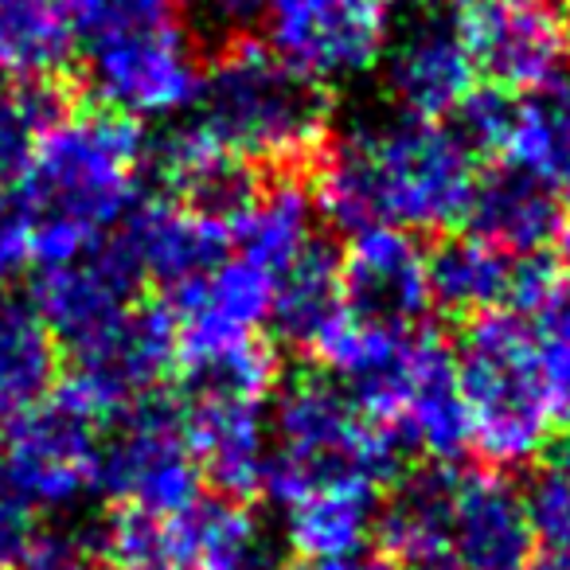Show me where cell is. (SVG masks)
Listing matches in <instances>:
<instances>
[{"label": "cell", "mask_w": 570, "mask_h": 570, "mask_svg": "<svg viewBox=\"0 0 570 570\" xmlns=\"http://www.w3.org/2000/svg\"><path fill=\"white\" fill-rule=\"evenodd\" d=\"M473 153L434 121H380L333 134L313 176V199L344 235L403 227L442 235L465 219Z\"/></svg>", "instance_id": "6da1fadb"}, {"label": "cell", "mask_w": 570, "mask_h": 570, "mask_svg": "<svg viewBox=\"0 0 570 570\" xmlns=\"http://www.w3.org/2000/svg\"><path fill=\"white\" fill-rule=\"evenodd\" d=\"M145 134L137 118L82 102L43 134L9 196L32 223V266H63L102 238L134 204Z\"/></svg>", "instance_id": "7a4b0ae2"}, {"label": "cell", "mask_w": 570, "mask_h": 570, "mask_svg": "<svg viewBox=\"0 0 570 570\" xmlns=\"http://www.w3.org/2000/svg\"><path fill=\"white\" fill-rule=\"evenodd\" d=\"M199 126L238 157L317 176L333 137V90L305 79L266 43H243L204 67Z\"/></svg>", "instance_id": "3957f363"}, {"label": "cell", "mask_w": 570, "mask_h": 570, "mask_svg": "<svg viewBox=\"0 0 570 570\" xmlns=\"http://www.w3.org/2000/svg\"><path fill=\"white\" fill-rule=\"evenodd\" d=\"M453 372L469 411V450L476 465L512 473L547 450L551 403L535 364V336L512 309L461 321Z\"/></svg>", "instance_id": "277c9868"}, {"label": "cell", "mask_w": 570, "mask_h": 570, "mask_svg": "<svg viewBox=\"0 0 570 570\" xmlns=\"http://www.w3.org/2000/svg\"><path fill=\"white\" fill-rule=\"evenodd\" d=\"M106 445H98L95 484L114 504H137L145 512L176 515L204 497V476L184 438L180 395L157 387L134 399L106 422Z\"/></svg>", "instance_id": "5b68a950"}, {"label": "cell", "mask_w": 570, "mask_h": 570, "mask_svg": "<svg viewBox=\"0 0 570 570\" xmlns=\"http://www.w3.org/2000/svg\"><path fill=\"white\" fill-rule=\"evenodd\" d=\"M458 36L473 75L504 95H535L570 63V20L551 0H476Z\"/></svg>", "instance_id": "8992f818"}, {"label": "cell", "mask_w": 570, "mask_h": 570, "mask_svg": "<svg viewBox=\"0 0 570 570\" xmlns=\"http://www.w3.org/2000/svg\"><path fill=\"white\" fill-rule=\"evenodd\" d=\"M266 43L313 82L348 79L383 56V0H266Z\"/></svg>", "instance_id": "52a82bcc"}, {"label": "cell", "mask_w": 570, "mask_h": 570, "mask_svg": "<svg viewBox=\"0 0 570 570\" xmlns=\"http://www.w3.org/2000/svg\"><path fill=\"white\" fill-rule=\"evenodd\" d=\"M82 95L98 106H110L118 114H168L196 102L204 87V63L191 48L188 32L137 36L90 48L87 79L79 75Z\"/></svg>", "instance_id": "ba28073f"}, {"label": "cell", "mask_w": 570, "mask_h": 570, "mask_svg": "<svg viewBox=\"0 0 570 570\" xmlns=\"http://www.w3.org/2000/svg\"><path fill=\"white\" fill-rule=\"evenodd\" d=\"M141 274L118 238H98L90 250L63 266H48L32 282V309L63 352L87 344L106 325L141 302Z\"/></svg>", "instance_id": "9c48e42d"}, {"label": "cell", "mask_w": 570, "mask_h": 570, "mask_svg": "<svg viewBox=\"0 0 570 570\" xmlns=\"http://www.w3.org/2000/svg\"><path fill=\"white\" fill-rule=\"evenodd\" d=\"M98 430L51 395L12 419L4 469L28 504H71L95 484Z\"/></svg>", "instance_id": "30bf717a"}, {"label": "cell", "mask_w": 570, "mask_h": 570, "mask_svg": "<svg viewBox=\"0 0 570 570\" xmlns=\"http://www.w3.org/2000/svg\"><path fill=\"white\" fill-rule=\"evenodd\" d=\"M344 313L383 333H419L430 313L422 246L411 230L375 227L352 238L341 266Z\"/></svg>", "instance_id": "8fae6325"}, {"label": "cell", "mask_w": 570, "mask_h": 570, "mask_svg": "<svg viewBox=\"0 0 570 570\" xmlns=\"http://www.w3.org/2000/svg\"><path fill=\"white\" fill-rule=\"evenodd\" d=\"M539 539L531 528L523 492L508 473L461 465L450 520L453 570H531Z\"/></svg>", "instance_id": "7c38bea8"}, {"label": "cell", "mask_w": 570, "mask_h": 570, "mask_svg": "<svg viewBox=\"0 0 570 570\" xmlns=\"http://www.w3.org/2000/svg\"><path fill=\"white\" fill-rule=\"evenodd\" d=\"M114 238L141 282L157 285L160 297L212 277L230 250L227 227L188 212L176 199H149L134 207Z\"/></svg>", "instance_id": "4fadbf2b"}, {"label": "cell", "mask_w": 570, "mask_h": 570, "mask_svg": "<svg viewBox=\"0 0 570 570\" xmlns=\"http://www.w3.org/2000/svg\"><path fill=\"white\" fill-rule=\"evenodd\" d=\"M458 461H414L387 484L375 508V551L403 570H453L450 520L458 497Z\"/></svg>", "instance_id": "5bb4252c"}, {"label": "cell", "mask_w": 570, "mask_h": 570, "mask_svg": "<svg viewBox=\"0 0 570 570\" xmlns=\"http://www.w3.org/2000/svg\"><path fill=\"white\" fill-rule=\"evenodd\" d=\"M387 95L403 106L414 121H445L453 118L465 95L473 90V63L465 56V43L458 24L442 17H426L403 32V40L387 56Z\"/></svg>", "instance_id": "9a60e30c"}, {"label": "cell", "mask_w": 570, "mask_h": 570, "mask_svg": "<svg viewBox=\"0 0 570 570\" xmlns=\"http://www.w3.org/2000/svg\"><path fill=\"white\" fill-rule=\"evenodd\" d=\"M184 438L199 476L219 497L250 504L262 492L266 473V434H262V406L223 403V399H180Z\"/></svg>", "instance_id": "2e32d148"}, {"label": "cell", "mask_w": 570, "mask_h": 570, "mask_svg": "<svg viewBox=\"0 0 570 570\" xmlns=\"http://www.w3.org/2000/svg\"><path fill=\"white\" fill-rule=\"evenodd\" d=\"M391 426L403 430L419 461H461L473 442L465 399H461L458 372H453V352L430 328H422L414 341L411 387Z\"/></svg>", "instance_id": "e0dca14e"}, {"label": "cell", "mask_w": 570, "mask_h": 570, "mask_svg": "<svg viewBox=\"0 0 570 570\" xmlns=\"http://www.w3.org/2000/svg\"><path fill=\"white\" fill-rule=\"evenodd\" d=\"M559 219V196L523 168L492 160L484 173H476L473 196L465 207L469 235L523 258V254H539L547 243H554Z\"/></svg>", "instance_id": "ac0fdd59"}, {"label": "cell", "mask_w": 570, "mask_h": 570, "mask_svg": "<svg viewBox=\"0 0 570 570\" xmlns=\"http://www.w3.org/2000/svg\"><path fill=\"white\" fill-rule=\"evenodd\" d=\"M515 262L520 254L500 250V246L469 235L465 227L430 235V243L422 246L430 305L458 321L504 309L512 297Z\"/></svg>", "instance_id": "d6986e66"}, {"label": "cell", "mask_w": 570, "mask_h": 570, "mask_svg": "<svg viewBox=\"0 0 570 570\" xmlns=\"http://www.w3.org/2000/svg\"><path fill=\"white\" fill-rule=\"evenodd\" d=\"M341 266H344V246L333 235H313L302 246L289 266L274 277V302H269V317L294 352L309 356L317 341L344 317V289H341Z\"/></svg>", "instance_id": "ffe728a7"}, {"label": "cell", "mask_w": 570, "mask_h": 570, "mask_svg": "<svg viewBox=\"0 0 570 570\" xmlns=\"http://www.w3.org/2000/svg\"><path fill=\"white\" fill-rule=\"evenodd\" d=\"M63 360L40 313L0 289V419L43 403L56 387Z\"/></svg>", "instance_id": "44dd1931"}, {"label": "cell", "mask_w": 570, "mask_h": 570, "mask_svg": "<svg viewBox=\"0 0 570 570\" xmlns=\"http://www.w3.org/2000/svg\"><path fill=\"white\" fill-rule=\"evenodd\" d=\"M380 492L367 484H325L289 508V543L302 559L328 562L360 554L375 531Z\"/></svg>", "instance_id": "7402d4cb"}, {"label": "cell", "mask_w": 570, "mask_h": 570, "mask_svg": "<svg viewBox=\"0 0 570 570\" xmlns=\"http://www.w3.org/2000/svg\"><path fill=\"white\" fill-rule=\"evenodd\" d=\"M176 372H180V399H223V403L262 406L282 383V356L274 341L250 333L199 352V356L176 360Z\"/></svg>", "instance_id": "603a6c76"}, {"label": "cell", "mask_w": 570, "mask_h": 570, "mask_svg": "<svg viewBox=\"0 0 570 570\" xmlns=\"http://www.w3.org/2000/svg\"><path fill=\"white\" fill-rule=\"evenodd\" d=\"M184 570H250L262 551V528L250 504L230 497H199L173 515Z\"/></svg>", "instance_id": "cb8c5ba5"}, {"label": "cell", "mask_w": 570, "mask_h": 570, "mask_svg": "<svg viewBox=\"0 0 570 570\" xmlns=\"http://www.w3.org/2000/svg\"><path fill=\"white\" fill-rule=\"evenodd\" d=\"M75 71V32L59 0H0V75L36 79V75Z\"/></svg>", "instance_id": "d4e9b609"}, {"label": "cell", "mask_w": 570, "mask_h": 570, "mask_svg": "<svg viewBox=\"0 0 570 570\" xmlns=\"http://www.w3.org/2000/svg\"><path fill=\"white\" fill-rule=\"evenodd\" d=\"M75 40L90 48L184 28L180 0H59Z\"/></svg>", "instance_id": "484cf974"}, {"label": "cell", "mask_w": 570, "mask_h": 570, "mask_svg": "<svg viewBox=\"0 0 570 570\" xmlns=\"http://www.w3.org/2000/svg\"><path fill=\"white\" fill-rule=\"evenodd\" d=\"M184 32L199 63H215L243 43H258L266 32V0H180Z\"/></svg>", "instance_id": "4316f807"}, {"label": "cell", "mask_w": 570, "mask_h": 570, "mask_svg": "<svg viewBox=\"0 0 570 570\" xmlns=\"http://www.w3.org/2000/svg\"><path fill=\"white\" fill-rule=\"evenodd\" d=\"M528 325L535 336V364L551 403V419L554 426L570 430V294Z\"/></svg>", "instance_id": "83f0119b"}, {"label": "cell", "mask_w": 570, "mask_h": 570, "mask_svg": "<svg viewBox=\"0 0 570 570\" xmlns=\"http://www.w3.org/2000/svg\"><path fill=\"white\" fill-rule=\"evenodd\" d=\"M515 102L520 98L504 95L497 87H481L469 90L465 102L453 110V129L450 134L465 145L473 157H492L497 160L508 145L512 134V118H515Z\"/></svg>", "instance_id": "f1b7e54d"}, {"label": "cell", "mask_w": 570, "mask_h": 570, "mask_svg": "<svg viewBox=\"0 0 570 570\" xmlns=\"http://www.w3.org/2000/svg\"><path fill=\"white\" fill-rule=\"evenodd\" d=\"M98 531L79 523H36L20 570H95Z\"/></svg>", "instance_id": "f546056e"}, {"label": "cell", "mask_w": 570, "mask_h": 570, "mask_svg": "<svg viewBox=\"0 0 570 570\" xmlns=\"http://www.w3.org/2000/svg\"><path fill=\"white\" fill-rule=\"evenodd\" d=\"M32 531H36L32 504H28L24 492L12 484L9 469L0 461V567H17L28 539H32Z\"/></svg>", "instance_id": "4dcf8cb0"}, {"label": "cell", "mask_w": 570, "mask_h": 570, "mask_svg": "<svg viewBox=\"0 0 570 570\" xmlns=\"http://www.w3.org/2000/svg\"><path fill=\"white\" fill-rule=\"evenodd\" d=\"M309 570H403L395 559H387L383 551H360L348 559H328V562H313Z\"/></svg>", "instance_id": "1f68e13d"}, {"label": "cell", "mask_w": 570, "mask_h": 570, "mask_svg": "<svg viewBox=\"0 0 570 570\" xmlns=\"http://www.w3.org/2000/svg\"><path fill=\"white\" fill-rule=\"evenodd\" d=\"M554 246H559V266L567 269V277H570V207L562 212V219H559V230H554Z\"/></svg>", "instance_id": "d6a6232c"}, {"label": "cell", "mask_w": 570, "mask_h": 570, "mask_svg": "<svg viewBox=\"0 0 570 570\" xmlns=\"http://www.w3.org/2000/svg\"><path fill=\"white\" fill-rule=\"evenodd\" d=\"M551 469L562 476V481L570 484V430H567V438L559 442V450H554V458H551Z\"/></svg>", "instance_id": "836d02e7"}, {"label": "cell", "mask_w": 570, "mask_h": 570, "mask_svg": "<svg viewBox=\"0 0 570 570\" xmlns=\"http://www.w3.org/2000/svg\"><path fill=\"white\" fill-rule=\"evenodd\" d=\"M531 570H570L567 562H559V559H551V554H547V559H535V567Z\"/></svg>", "instance_id": "e575fe53"}, {"label": "cell", "mask_w": 570, "mask_h": 570, "mask_svg": "<svg viewBox=\"0 0 570 570\" xmlns=\"http://www.w3.org/2000/svg\"><path fill=\"white\" fill-rule=\"evenodd\" d=\"M554 559H559V562H567V567H570V543H567V547H562V551H559V554H554Z\"/></svg>", "instance_id": "d590c367"}, {"label": "cell", "mask_w": 570, "mask_h": 570, "mask_svg": "<svg viewBox=\"0 0 570 570\" xmlns=\"http://www.w3.org/2000/svg\"><path fill=\"white\" fill-rule=\"evenodd\" d=\"M269 570H305V567H297V562H285V567H269Z\"/></svg>", "instance_id": "8d00e7d4"}, {"label": "cell", "mask_w": 570, "mask_h": 570, "mask_svg": "<svg viewBox=\"0 0 570 570\" xmlns=\"http://www.w3.org/2000/svg\"><path fill=\"white\" fill-rule=\"evenodd\" d=\"M453 4H461V9H469V4H476V0H453Z\"/></svg>", "instance_id": "74e56055"}, {"label": "cell", "mask_w": 570, "mask_h": 570, "mask_svg": "<svg viewBox=\"0 0 570 570\" xmlns=\"http://www.w3.org/2000/svg\"><path fill=\"white\" fill-rule=\"evenodd\" d=\"M0 570H17V567H0Z\"/></svg>", "instance_id": "f35d334b"}, {"label": "cell", "mask_w": 570, "mask_h": 570, "mask_svg": "<svg viewBox=\"0 0 570 570\" xmlns=\"http://www.w3.org/2000/svg\"><path fill=\"white\" fill-rule=\"evenodd\" d=\"M551 4H562V0H551Z\"/></svg>", "instance_id": "ab89813d"}]
</instances>
